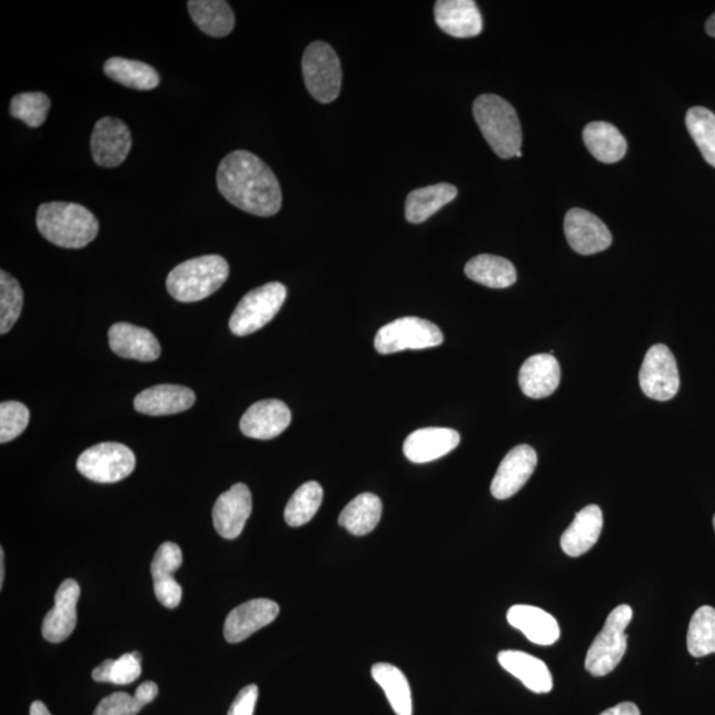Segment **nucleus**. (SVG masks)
<instances>
[{
  "mask_svg": "<svg viewBox=\"0 0 715 715\" xmlns=\"http://www.w3.org/2000/svg\"><path fill=\"white\" fill-rule=\"evenodd\" d=\"M229 276V266L219 255L200 256L173 268L166 287L179 302H197L210 297L224 286Z\"/></svg>",
  "mask_w": 715,
  "mask_h": 715,
  "instance_id": "20e7f679",
  "label": "nucleus"
},
{
  "mask_svg": "<svg viewBox=\"0 0 715 715\" xmlns=\"http://www.w3.org/2000/svg\"><path fill=\"white\" fill-rule=\"evenodd\" d=\"M560 365L552 354H537L520 367V390L532 399L550 397L560 384Z\"/></svg>",
  "mask_w": 715,
  "mask_h": 715,
  "instance_id": "4be33fe9",
  "label": "nucleus"
},
{
  "mask_svg": "<svg viewBox=\"0 0 715 715\" xmlns=\"http://www.w3.org/2000/svg\"><path fill=\"white\" fill-rule=\"evenodd\" d=\"M604 519L598 505H588L575 516L573 524L560 537V547L568 557H580L598 543Z\"/></svg>",
  "mask_w": 715,
  "mask_h": 715,
  "instance_id": "b1692460",
  "label": "nucleus"
},
{
  "mask_svg": "<svg viewBox=\"0 0 715 715\" xmlns=\"http://www.w3.org/2000/svg\"><path fill=\"white\" fill-rule=\"evenodd\" d=\"M506 617L512 627L523 632L534 644L553 645L559 640L560 627L557 619L543 608L517 604L508 610Z\"/></svg>",
  "mask_w": 715,
  "mask_h": 715,
  "instance_id": "393cba45",
  "label": "nucleus"
},
{
  "mask_svg": "<svg viewBox=\"0 0 715 715\" xmlns=\"http://www.w3.org/2000/svg\"><path fill=\"white\" fill-rule=\"evenodd\" d=\"M279 614V604L274 600L254 599L242 603L227 616L225 623L226 640L231 644L245 642L255 632L274 623Z\"/></svg>",
  "mask_w": 715,
  "mask_h": 715,
  "instance_id": "2eb2a0df",
  "label": "nucleus"
},
{
  "mask_svg": "<svg viewBox=\"0 0 715 715\" xmlns=\"http://www.w3.org/2000/svg\"><path fill=\"white\" fill-rule=\"evenodd\" d=\"M478 128L499 158L516 157L523 146V128L516 109L497 95H483L474 103Z\"/></svg>",
  "mask_w": 715,
  "mask_h": 715,
  "instance_id": "7ed1b4c3",
  "label": "nucleus"
},
{
  "mask_svg": "<svg viewBox=\"0 0 715 715\" xmlns=\"http://www.w3.org/2000/svg\"><path fill=\"white\" fill-rule=\"evenodd\" d=\"M457 197V189L449 183L421 187L408 193L406 200V219L409 224L419 225L428 220L444 206Z\"/></svg>",
  "mask_w": 715,
  "mask_h": 715,
  "instance_id": "cd10ccee",
  "label": "nucleus"
},
{
  "mask_svg": "<svg viewBox=\"0 0 715 715\" xmlns=\"http://www.w3.org/2000/svg\"><path fill=\"white\" fill-rule=\"evenodd\" d=\"M516 157H517V158L523 157V152H520V151H519V152H518V155H517Z\"/></svg>",
  "mask_w": 715,
  "mask_h": 715,
  "instance_id": "09e8293b",
  "label": "nucleus"
},
{
  "mask_svg": "<svg viewBox=\"0 0 715 715\" xmlns=\"http://www.w3.org/2000/svg\"><path fill=\"white\" fill-rule=\"evenodd\" d=\"M324 499V489L316 481L301 485L290 497L284 518L291 527H300L310 523L317 515Z\"/></svg>",
  "mask_w": 715,
  "mask_h": 715,
  "instance_id": "c9c22d12",
  "label": "nucleus"
},
{
  "mask_svg": "<svg viewBox=\"0 0 715 715\" xmlns=\"http://www.w3.org/2000/svg\"><path fill=\"white\" fill-rule=\"evenodd\" d=\"M218 189L229 203L256 217H274L280 211L282 192L269 166L258 156L236 150L224 158L217 172Z\"/></svg>",
  "mask_w": 715,
  "mask_h": 715,
  "instance_id": "f257e3e1",
  "label": "nucleus"
},
{
  "mask_svg": "<svg viewBox=\"0 0 715 715\" xmlns=\"http://www.w3.org/2000/svg\"><path fill=\"white\" fill-rule=\"evenodd\" d=\"M142 657L138 652L122 655L115 659L112 673H110V683L115 685H129L140 678L142 673Z\"/></svg>",
  "mask_w": 715,
  "mask_h": 715,
  "instance_id": "a19ab883",
  "label": "nucleus"
},
{
  "mask_svg": "<svg viewBox=\"0 0 715 715\" xmlns=\"http://www.w3.org/2000/svg\"><path fill=\"white\" fill-rule=\"evenodd\" d=\"M439 29L457 39L475 38L483 31V17L474 0H439L435 4Z\"/></svg>",
  "mask_w": 715,
  "mask_h": 715,
  "instance_id": "6ab92c4d",
  "label": "nucleus"
},
{
  "mask_svg": "<svg viewBox=\"0 0 715 715\" xmlns=\"http://www.w3.org/2000/svg\"><path fill=\"white\" fill-rule=\"evenodd\" d=\"M305 86L318 102L336 101L342 85V68L337 53L328 43L315 41L304 52Z\"/></svg>",
  "mask_w": 715,
  "mask_h": 715,
  "instance_id": "0eeeda50",
  "label": "nucleus"
},
{
  "mask_svg": "<svg viewBox=\"0 0 715 715\" xmlns=\"http://www.w3.org/2000/svg\"><path fill=\"white\" fill-rule=\"evenodd\" d=\"M381 517V502L373 493L357 496L339 515L338 524L352 534L363 537L378 526Z\"/></svg>",
  "mask_w": 715,
  "mask_h": 715,
  "instance_id": "2f4dec72",
  "label": "nucleus"
},
{
  "mask_svg": "<svg viewBox=\"0 0 715 715\" xmlns=\"http://www.w3.org/2000/svg\"><path fill=\"white\" fill-rule=\"evenodd\" d=\"M713 524H714V530H715V516H714V518H713Z\"/></svg>",
  "mask_w": 715,
  "mask_h": 715,
  "instance_id": "8fccbe9b",
  "label": "nucleus"
},
{
  "mask_svg": "<svg viewBox=\"0 0 715 715\" xmlns=\"http://www.w3.org/2000/svg\"><path fill=\"white\" fill-rule=\"evenodd\" d=\"M190 16L200 31L212 38H225L234 31L235 13L224 0H190Z\"/></svg>",
  "mask_w": 715,
  "mask_h": 715,
  "instance_id": "c85d7f7f",
  "label": "nucleus"
},
{
  "mask_svg": "<svg viewBox=\"0 0 715 715\" xmlns=\"http://www.w3.org/2000/svg\"><path fill=\"white\" fill-rule=\"evenodd\" d=\"M443 342V332L434 322L419 317H403L380 328L374 345L378 352L386 356L405 350L429 349Z\"/></svg>",
  "mask_w": 715,
  "mask_h": 715,
  "instance_id": "6e6552de",
  "label": "nucleus"
},
{
  "mask_svg": "<svg viewBox=\"0 0 715 715\" xmlns=\"http://www.w3.org/2000/svg\"><path fill=\"white\" fill-rule=\"evenodd\" d=\"M136 468L133 450L120 443H101L80 455L78 469L95 483L115 484L123 480Z\"/></svg>",
  "mask_w": 715,
  "mask_h": 715,
  "instance_id": "1a4fd4ad",
  "label": "nucleus"
},
{
  "mask_svg": "<svg viewBox=\"0 0 715 715\" xmlns=\"http://www.w3.org/2000/svg\"><path fill=\"white\" fill-rule=\"evenodd\" d=\"M634 610L627 604L616 607L607 617L600 634L589 647L586 671L595 677L609 675L620 664L627 652V634Z\"/></svg>",
  "mask_w": 715,
  "mask_h": 715,
  "instance_id": "39448f33",
  "label": "nucleus"
},
{
  "mask_svg": "<svg viewBox=\"0 0 715 715\" xmlns=\"http://www.w3.org/2000/svg\"><path fill=\"white\" fill-rule=\"evenodd\" d=\"M686 128L705 161L715 169V115L703 107L687 110Z\"/></svg>",
  "mask_w": 715,
  "mask_h": 715,
  "instance_id": "e433bc0d",
  "label": "nucleus"
},
{
  "mask_svg": "<svg viewBox=\"0 0 715 715\" xmlns=\"http://www.w3.org/2000/svg\"><path fill=\"white\" fill-rule=\"evenodd\" d=\"M196 403V394L189 387L159 385L138 394L135 407L138 413L163 416L185 413Z\"/></svg>",
  "mask_w": 715,
  "mask_h": 715,
  "instance_id": "5701e85b",
  "label": "nucleus"
},
{
  "mask_svg": "<svg viewBox=\"0 0 715 715\" xmlns=\"http://www.w3.org/2000/svg\"><path fill=\"white\" fill-rule=\"evenodd\" d=\"M158 696L156 683L146 682L137 687L135 696L125 692H117L103 698L97 705L93 715H137L146 705Z\"/></svg>",
  "mask_w": 715,
  "mask_h": 715,
  "instance_id": "72a5a7b5",
  "label": "nucleus"
},
{
  "mask_svg": "<svg viewBox=\"0 0 715 715\" xmlns=\"http://www.w3.org/2000/svg\"><path fill=\"white\" fill-rule=\"evenodd\" d=\"M130 149V130L121 120L103 117L95 125L90 150L95 162L101 168L112 169L122 165Z\"/></svg>",
  "mask_w": 715,
  "mask_h": 715,
  "instance_id": "9b49d317",
  "label": "nucleus"
},
{
  "mask_svg": "<svg viewBox=\"0 0 715 715\" xmlns=\"http://www.w3.org/2000/svg\"><path fill=\"white\" fill-rule=\"evenodd\" d=\"M291 421V414L286 403L266 399L249 407L240 420L242 435L258 440H270L280 436Z\"/></svg>",
  "mask_w": 715,
  "mask_h": 715,
  "instance_id": "dca6fc26",
  "label": "nucleus"
},
{
  "mask_svg": "<svg viewBox=\"0 0 715 715\" xmlns=\"http://www.w3.org/2000/svg\"><path fill=\"white\" fill-rule=\"evenodd\" d=\"M79 583L67 579L61 583L54 595V607L44 617L43 636L47 642L58 644L67 640L73 634L78 624V602L80 599Z\"/></svg>",
  "mask_w": 715,
  "mask_h": 715,
  "instance_id": "f3484780",
  "label": "nucleus"
},
{
  "mask_svg": "<svg viewBox=\"0 0 715 715\" xmlns=\"http://www.w3.org/2000/svg\"><path fill=\"white\" fill-rule=\"evenodd\" d=\"M39 232L54 246L69 249L85 248L96 239L100 225L85 206L50 201L38 208Z\"/></svg>",
  "mask_w": 715,
  "mask_h": 715,
  "instance_id": "f03ea898",
  "label": "nucleus"
},
{
  "mask_svg": "<svg viewBox=\"0 0 715 715\" xmlns=\"http://www.w3.org/2000/svg\"><path fill=\"white\" fill-rule=\"evenodd\" d=\"M460 435L450 428L416 429L403 444V453L414 464H426L447 456L460 444Z\"/></svg>",
  "mask_w": 715,
  "mask_h": 715,
  "instance_id": "a211bd4d",
  "label": "nucleus"
},
{
  "mask_svg": "<svg viewBox=\"0 0 715 715\" xmlns=\"http://www.w3.org/2000/svg\"><path fill=\"white\" fill-rule=\"evenodd\" d=\"M103 72L118 85L136 90L156 89L161 82L155 68L137 60L109 59L103 64Z\"/></svg>",
  "mask_w": 715,
  "mask_h": 715,
  "instance_id": "473e14b6",
  "label": "nucleus"
},
{
  "mask_svg": "<svg viewBox=\"0 0 715 715\" xmlns=\"http://www.w3.org/2000/svg\"><path fill=\"white\" fill-rule=\"evenodd\" d=\"M115 659H106L102 664L97 666L92 673V677L97 683H110V673H112Z\"/></svg>",
  "mask_w": 715,
  "mask_h": 715,
  "instance_id": "37998d69",
  "label": "nucleus"
},
{
  "mask_svg": "<svg viewBox=\"0 0 715 715\" xmlns=\"http://www.w3.org/2000/svg\"><path fill=\"white\" fill-rule=\"evenodd\" d=\"M706 32L709 33L712 38H715V13L706 22Z\"/></svg>",
  "mask_w": 715,
  "mask_h": 715,
  "instance_id": "de8ad7c7",
  "label": "nucleus"
},
{
  "mask_svg": "<svg viewBox=\"0 0 715 715\" xmlns=\"http://www.w3.org/2000/svg\"><path fill=\"white\" fill-rule=\"evenodd\" d=\"M30 715H52L48 707L41 701H34L31 705Z\"/></svg>",
  "mask_w": 715,
  "mask_h": 715,
  "instance_id": "a18cd8bd",
  "label": "nucleus"
},
{
  "mask_svg": "<svg viewBox=\"0 0 715 715\" xmlns=\"http://www.w3.org/2000/svg\"><path fill=\"white\" fill-rule=\"evenodd\" d=\"M371 676L386 693L395 714L413 715V693L408 679L398 666L379 663L371 668Z\"/></svg>",
  "mask_w": 715,
  "mask_h": 715,
  "instance_id": "7c9ffc66",
  "label": "nucleus"
},
{
  "mask_svg": "<svg viewBox=\"0 0 715 715\" xmlns=\"http://www.w3.org/2000/svg\"><path fill=\"white\" fill-rule=\"evenodd\" d=\"M30 423V409L23 403L10 400L0 405V443L6 444L23 434Z\"/></svg>",
  "mask_w": 715,
  "mask_h": 715,
  "instance_id": "ea45409f",
  "label": "nucleus"
},
{
  "mask_svg": "<svg viewBox=\"0 0 715 715\" xmlns=\"http://www.w3.org/2000/svg\"><path fill=\"white\" fill-rule=\"evenodd\" d=\"M686 645L693 657L715 654V608L704 606L694 613L687 629Z\"/></svg>",
  "mask_w": 715,
  "mask_h": 715,
  "instance_id": "f704fd0d",
  "label": "nucleus"
},
{
  "mask_svg": "<svg viewBox=\"0 0 715 715\" xmlns=\"http://www.w3.org/2000/svg\"><path fill=\"white\" fill-rule=\"evenodd\" d=\"M4 573V550L0 548V588H3Z\"/></svg>",
  "mask_w": 715,
  "mask_h": 715,
  "instance_id": "49530a36",
  "label": "nucleus"
},
{
  "mask_svg": "<svg viewBox=\"0 0 715 715\" xmlns=\"http://www.w3.org/2000/svg\"><path fill=\"white\" fill-rule=\"evenodd\" d=\"M565 234L568 245L580 255L599 254L613 245V235L607 226L582 208H573L566 213Z\"/></svg>",
  "mask_w": 715,
  "mask_h": 715,
  "instance_id": "ddd939ff",
  "label": "nucleus"
},
{
  "mask_svg": "<svg viewBox=\"0 0 715 715\" xmlns=\"http://www.w3.org/2000/svg\"><path fill=\"white\" fill-rule=\"evenodd\" d=\"M50 108V97L44 93H19L11 100L10 113L27 127L39 128L46 122Z\"/></svg>",
  "mask_w": 715,
  "mask_h": 715,
  "instance_id": "58836bf2",
  "label": "nucleus"
},
{
  "mask_svg": "<svg viewBox=\"0 0 715 715\" xmlns=\"http://www.w3.org/2000/svg\"><path fill=\"white\" fill-rule=\"evenodd\" d=\"M600 715H642L640 711L634 703H622L610 709L603 712Z\"/></svg>",
  "mask_w": 715,
  "mask_h": 715,
  "instance_id": "c03bdc74",
  "label": "nucleus"
},
{
  "mask_svg": "<svg viewBox=\"0 0 715 715\" xmlns=\"http://www.w3.org/2000/svg\"><path fill=\"white\" fill-rule=\"evenodd\" d=\"M465 275L481 286L495 289L509 288L517 281L515 266L499 256L478 255L465 266Z\"/></svg>",
  "mask_w": 715,
  "mask_h": 715,
  "instance_id": "c756f323",
  "label": "nucleus"
},
{
  "mask_svg": "<svg viewBox=\"0 0 715 715\" xmlns=\"http://www.w3.org/2000/svg\"><path fill=\"white\" fill-rule=\"evenodd\" d=\"M182 552L173 543H165L159 546L155 559L151 562L155 593L159 603L165 607L177 608L182 600V587L172 576L182 566Z\"/></svg>",
  "mask_w": 715,
  "mask_h": 715,
  "instance_id": "aec40b11",
  "label": "nucleus"
},
{
  "mask_svg": "<svg viewBox=\"0 0 715 715\" xmlns=\"http://www.w3.org/2000/svg\"><path fill=\"white\" fill-rule=\"evenodd\" d=\"M109 346L117 356L152 363L161 356V345L148 329L128 322H118L109 329Z\"/></svg>",
  "mask_w": 715,
  "mask_h": 715,
  "instance_id": "412c9836",
  "label": "nucleus"
},
{
  "mask_svg": "<svg viewBox=\"0 0 715 715\" xmlns=\"http://www.w3.org/2000/svg\"><path fill=\"white\" fill-rule=\"evenodd\" d=\"M583 140L593 157L603 163L619 162L627 152L626 138L608 122L588 123L583 130Z\"/></svg>",
  "mask_w": 715,
  "mask_h": 715,
  "instance_id": "bb28decb",
  "label": "nucleus"
},
{
  "mask_svg": "<svg viewBox=\"0 0 715 715\" xmlns=\"http://www.w3.org/2000/svg\"><path fill=\"white\" fill-rule=\"evenodd\" d=\"M638 381L642 391L651 399L668 401L676 397L679 390V373L676 358L668 346L651 347L645 354Z\"/></svg>",
  "mask_w": 715,
  "mask_h": 715,
  "instance_id": "9d476101",
  "label": "nucleus"
},
{
  "mask_svg": "<svg viewBox=\"0 0 715 715\" xmlns=\"http://www.w3.org/2000/svg\"><path fill=\"white\" fill-rule=\"evenodd\" d=\"M252 513V495L246 484H235L215 503L212 519L220 537L235 539L240 536Z\"/></svg>",
  "mask_w": 715,
  "mask_h": 715,
  "instance_id": "4468645a",
  "label": "nucleus"
},
{
  "mask_svg": "<svg viewBox=\"0 0 715 715\" xmlns=\"http://www.w3.org/2000/svg\"><path fill=\"white\" fill-rule=\"evenodd\" d=\"M498 663L527 689L538 694L553 691L552 672L543 659L520 651H503L498 654Z\"/></svg>",
  "mask_w": 715,
  "mask_h": 715,
  "instance_id": "a878e982",
  "label": "nucleus"
},
{
  "mask_svg": "<svg viewBox=\"0 0 715 715\" xmlns=\"http://www.w3.org/2000/svg\"><path fill=\"white\" fill-rule=\"evenodd\" d=\"M24 294L17 279L0 272V335H6L22 315Z\"/></svg>",
  "mask_w": 715,
  "mask_h": 715,
  "instance_id": "4c0bfd02",
  "label": "nucleus"
},
{
  "mask_svg": "<svg viewBox=\"0 0 715 715\" xmlns=\"http://www.w3.org/2000/svg\"><path fill=\"white\" fill-rule=\"evenodd\" d=\"M538 456L533 447L523 444L504 457L490 485L493 497L508 499L525 487L537 468Z\"/></svg>",
  "mask_w": 715,
  "mask_h": 715,
  "instance_id": "f8f14e48",
  "label": "nucleus"
},
{
  "mask_svg": "<svg viewBox=\"0 0 715 715\" xmlns=\"http://www.w3.org/2000/svg\"><path fill=\"white\" fill-rule=\"evenodd\" d=\"M286 300L287 288L281 282H268L248 291L229 319V329L239 337L252 335L272 321Z\"/></svg>",
  "mask_w": 715,
  "mask_h": 715,
  "instance_id": "423d86ee",
  "label": "nucleus"
},
{
  "mask_svg": "<svg viewBox=\"0 0 715 715\" xmlns=\"http://www.w3.org/2000/svg\"><path fill=\"white\" fill-rule=\"evenodd\" d=\"M259 698V687L256 685H248L242 687L238 696H236L231 707H229L227 715H254L256 703Z\"/></svg>",
  "mask_w": 715,
  "mask_h": 715,
  "instance_id": "79ce46f5",
  "label": "nucleus"
}]
</instances>
